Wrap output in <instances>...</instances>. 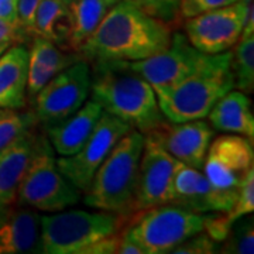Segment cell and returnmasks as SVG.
I'll return each mask as SVG.
<instances>
[{"instance_id":"21","label":"cell","mask_w":254,"mask_h":254,"mask_svg":"<svg viewBox=\"0 0 254 254\" xmlns=\"http://www.w3.org/2000/svg\"><path fill=\"white\" fill-rule=\"evenodd\" d=\"M109 9L105 0H69L71 27L65 50L78 54L82 44L93 34Z\"/></svg>"},{"instance_id":"8","label":"cell","mask_w":254,"mask_h":254,"mask_svg":"<svg viewBox=\"0 0 254 254\" xmlns=\"http://www.w3.org/2000/svg\"><path fill=\"white\" fill-rule=\"evenodd\" d=\"M92 71L88 60L79 58L53 76L33 99L34 116L43 126L63 122L85 105L91 95Z\"/></svg>"},{"instance_id":"23","label":"cell","mask_w":254,"mask_h":254,"mask_svg":"<svg viewBox=\"0 0 254 254\" xmlns=\"http://www.w3.org/2000/svg\"><path fill=\"white\" fill-rule=\"evenodd\" d=\"M230 68L235 89L252 93L254 89V31L242 33L232 50Z\"/></svg>"},{"instance_id":"26","label":"cell","mask_w":254,"mask_h":254,"mask_svg":"<svg viewBox=\"0 0 254 254\" xmlns=\"http://www.w3.org/2000/svg\"><path fill=\"white\" fill-rule=\"evenodd\" d=\"M226 243L220 246L219 253L253 254L254 253V222L250 215L237 219L230 226L225 237Z\"/></svg>"},{"instance_id":"20","label":"cell","mask_w":254,"mask_h":254,"mask_svg":"<svg viewBox=\"0 0 254 254\" xmlns=\"http://www.w3.org/2000/svg\"><path fill=\"white\" fill-rule=\"evenodd\" d=\"M209 125L213 130L233 133L254 138V116L252 102L245 92L232 89L216 102L208 115Z\"/></svg>"},{"instance_id":"5","label":"cell","mask_w":254,"mask_h":254,"mask_svg":"<svg viewBox=\"0 0 254 254\" xmlns=\"http://www.w3.org/2000/svg\"><path fill=\"white\" fill-rule=\"evenodd\" d=\"M79 199L81 192L58 170L54 148L47 136H37L14 203L54 213L76 205Z\"/></svg>"},{"instance_id":"16","label":"cell","mask_w":254,"mask_h":254,"mask_svg":"<svg viewBox=\"0 0 254 254\" xmlns=\"http://www.w3.org/2000/svg\"><path fill=\"white\" fill-rule=\"evenodd\" d=\"M41 215L13 203L0 210V254L41 253Z\"/></svg>"},{"instance_id":"31","label":"cell","mask_w":254,"mask_h":254,"mask_svg":"<svg viewBox=\"0 0 254 254\" xmlns=\"http://www.w3.org/2000/svg\"><path fill=\"white\" fill-rule=\"evenodd\" d=\"M27 31L20 24L10 23L7 20L0 17V44H20L28 38Z\"/></svg>"},{"instance_id":"17","label":"cell","mask_w":254,"mask_h":254,"mask_svg":"<svg viewBox=\"0 0 254 254\" xmlns=\"http://www.w3.org/2000/svg\"><path fill=\"white\" fill-rule=\"evenodd\" d=\"M103 110L95 100H86L81 109L69 118L46 127L47 138L60 157H68L79 151L89 138Z\"/></svg>"},{"instance_id":"30","label":"cell","mask_w":254,"mask_h":254,"mask_svg":"<svg viewBox=\"0 0 254 254\" xmlns=\"http://www.w3.org/2000/svg\"><path fill=\"white\" fill-rule=\"evenodd\" d=\"M41 0H18L17 20L18 24L27 31L28 36H33V26L38 6Z\"/></svg>"},{"instance_id":"2","label":"cell","mask_w":254,"mask_h":254,"mask_svg":"<svg viewBox=\"0 0 254 254\" xmlns=\"http://www.w3.org/2000/svg\"><path fill=\"white\" fill-rule=\"evenodd\" d=\"M91 95L103 112L143 134L165 122L151 85L125 63H96Z\"/></svg>"},{"instance_id":"34","label":"cell","mask_w":254,"mask_h":254,"mask_svg":"<svg viewBox=\"0 0 254 254\" xmlns=\"http://www.w3.org/2000/svg\"><path fill=\"white\" fill-rule=\"evenodd\" d=\"M9 44H0V55L4 53V50H7L9 48Z\"/></svg>"},{"instance_id":"15","label":"cell","mask_w":254,"mask_h":254,"mask_svg":"<svg viewBox=\"0 0 254 254\" xmlns=\"http://www.w3.org/2000/svg\"><path fill=\"white\" fill-rule=\"evenodd\" d=\"M173 205L195 213H226L235 205L236 192L218 190L198 168L180 163L174 184Z\"/></svg>"},{"instance_id":"11","label":"cell","mask_w":254,"mask_h":254,"mask_svg":"<svg viewBox=\"0 0 254 254\" xmlns=\"http://www.w3.org/2000/svg\"><path fill=\"white\" fill-rule=\"evenodd\" d=\"M208 54L198 51L188 41L185 33H173L171 41L163 51L140 61L125 63L151 85L155 95L170 89L199 68Z\"/></svg>"},{"instance_id":"27","label":"cell","mask_w":254,"mask_h":254,"mask_svg":"<svg viewBox=\"0 0 254 254\" xmlns=\"http://www.w3.org/2000/svg\"><path fill=\"white\" fill-rule=\"evenodd\" d=\"M147 14L161 20L168 26L177 24L181 18L180 0H131Z\"/></svg>"},{"instance_id":"3","label":"cell","mask_w":254,"mask_h":254,"mask_svg":"<svg viewBox=\"0 0 254 254\" xmlns=\"http://www.w3.org/2000/svg\"><path fill=\"white\" fill-rule=\"evenodd\" d=\"M230 61L232 50L206 55L198 69L170 89L158 93V106L165 120L181 123L208 118L216 102L235 89Z\"/></svg>"},{"instance_id":"28","label":"cell","mask_w":254,"mask_h":254,"mask_svg":"<svg viewBox=\"0 0 254 254\" xmlns=\"http://www.w3.org/2000/svg\"><path fill=\"white\" fill-rule=\"evenodd\" d=\"M219 242L209 236L205 230L195 233L174 249L173 254H213L219 252Z\"/></svg>"},{"instance_id":"1","label":"cell","mask_w":254,"mask_h":254,"mask_svg":"<svg viewBox=\"0 0 254 254\" xmlns=\"http://www.w3.org/2000/svg\"><path fill=\"white\" fill-rule=\"evenodd\" d=\"M171 26L147 14L131 0L113 4L78 54L96 63H131L167 48Z\"/></svg>"},{"instance_id":"22","label":"cell","mask_w":254,"mask_h":254,"mask_svg":"<svg viewBox=\"0 0 254 254\" xmlns=\"http://www.w3.org/2000/svg\"><path fill=\"white\" fill-rule=\"evenodd\" d=\"M69 27V0H41L34 18L33 37H43L65 50Z\"/></svg>"},{"instance_id":"35","label":"cell","mask_w":254,"mask_h":254,"mask_svg":"<svg viewBox=\"0 0 254 254\" xmlns=\"http://www.w3.org/2000/svg\"><path fill=\"white\" fill-rule=\"evenodd\" d=\"M105 1H106V3L109 4L110 7H112L113 4H116V3H118V1H120V0H105Z\"/></svg>"},{"instance_id":"33","label":"cell","mask_w":254,"mask_h":254,"mask_svg":"<svg viewBox=\"0 0 254 254\" xmlns=\"http://www.w3.org/2000/svg\"><path fill=\"white\" fill-rule=\"evenodd\" d=\"M17 4L18 0H0V17L18 24Z\"/></svg>"},{"instance_id":"9","label":"cell","mask_w":254,"mask_h":254,"mask_svg":"<svg viewBox=\"0 0 254 254\" xmlns=\"http://www.w3.org/2000/svg\"><path fill=\"white\" fill-rule=\"evenodd\" d=\"M253 0H237L219 9L185 18L184 33L192 46L203 54H220L232 50L242 36L247 11Z\"/></svg>"},{"instance_id":"14","label":"cell","mask_w":254,"mask_h":254,"mask_svg":"<svg viewBox=\"0 0 254 254\" xmlns=\"http://www.w3.org/2000/svg\"><path fill=\"white\" fill-rule=\"evenodd\" d=\"M147 134L157 140L158 144L177 161L202 170L215 131L208 122L198 119L181 123H171L165 120L161 126Z\"/></svg>"},{"instance_id":"36","label":"cell","mask_w":254,"mask_h":254,"mask_svg":"<svg viewBox=\"0 0 254 254\" xmlns=\"http://www.w3.org/2000/svg\"><path fill=\"white\" fill-rule=\"evenodd\" d=\"M0 110H1V109H0Z\"/></svg>"},{"instance_id":"32","label":"cell","mask_w":254,"mask_h":254,"mask_svg":"<svg viewBox=\"0 0 254 254\" xmlns=\"http://www.w3.org/2000/svg\"><path fill=\"white\" fill-rule=\"evenodd\" d=\"M116 254H144V250L133 237L130 236L128 230H122L120 236H119Z\"/></svg>"},{"instance_id":"7","label":"cell","mask_w":254,"mask_h":254,"mask_svg":"<svg viewBox=\"0 0 254 254\" xmlns=\"http://www.w3.org/2000/svg\"><path fill=\"white\" fill-rule=\"evenodd\" d=\"M208 215L195 213L173 203L143 210L128 230L144 254L171 253L184 240L205 230Z\"/></svg>"},{"instance_id":"24","label":"cell","mask_w":254,"mask_h":254,"mask_svg":"<svg viewBox=\"0 0 254 254\" xmlns=\"http://www.w3.org/2000/svg\"><path fill=\"white\" fill-rule=\"evenodd\" d=\"M78 55L76 53L64 50L43 37L34 36L31 47L28 50V61L40 64L57 75L63 69H65L68 65L79 60L81 57H78Z\"/></svg>"},{"instance_id":"12","label":"cell","mask_w":254,"mask_h":254,"mask_svg":"<svg viewBox=\"0 0 254 254\" xmlns=\"http://www.w3.org/2000/svg\"><path fill=\"white\" fill-rule=\"evenodd\" d=\"M178 167L180 161L168 154L150 134H144L137 175L136 212L173 203Z\"/></svg>"},{"instance_id":"19","label":"cell","mask_w":254,"mask_h":254,"mask_svg":"<svg viewBox=\"0 0 254 254\" xmlns=\"http://www.w3.org/2000/svg\"><path fill=\"white\" fill-rule=\"evenodd\" d=\"M36 140L37 134L31 128L0 153V210L16 202L18 185L30 161Z\"/></svg>"},{"instance_id":"29","label":"cell","mask_w":254,"mask_h":254,"mask_svg":"<svg viewBox=\"0 0 254 254\" xmlns=\"http://www.w3.org/2000/svg\"><path fill=\"white\" fill-rule=\"evenodd\" d=\"M237 0H180V14L182 18H190L209 10L229 6Z\"/></svg>"},{"instance_id":"10","label":"cell","mask_w":254,"mask_h":254,"mask_svg":"<svg viewBox=\"0 0 254 254\" xmlns=\"http://www.w3.org/2000/svg\"><path fill=\"white\" fill-rule=\"evenodd\" d=\"M130 130L131 127L125 122L103 112L81 150L72 155L57 158L58 170L76 190L85 193L89 190L100 164L105 161L119 140Z\"/></svg>"},{"instance_id":"18","label":"cell","mask_w":254,"mask_h":254,"mask_svg":"<svg viewBox=\"0 0 254 254\" xmlns=\"http://www.w3.org/2000/svg\"><path fill=\"white\" fill-rule=\"evenodd\" d=\"M28 48L13 44L0 55V109H23L27 100Z\"/></svg>"},{"instance_id":"13","label":"cell","mask_w":254,"mask_h":254,"mask_svg":"<svg viewBox=\"0 0 254 254\" xmlns=\"http://www.w3.org/2000/svg\"><path fill=\"white\" fill-rule=\"evenodd\" d=\"M253 141L226 133L212 138L202 165L203 174L218 190L236 192L245 175L253 167Z\"/></svg>"},{"instance_id":"6","label":"cell","mask_w":254,"mask_h":254,"mask_svg":"<svg viewBox=\"0 0 254 254\" xmlns=\"http://www.w3.org/2000/svg\"><path fill=\"white\" fill-rule=\"evenodd\" d=\"M123 218L105 210H60L41 216V253L83 254L102 239L123 230Z\"/></svg>"},{"instance_id":"25","label":"cell","mask_w":254,"mask_h":254,"mask_svg":"<svg viewBox=\"0 0 254 254\" xmlns=\"http://www.w3.org/2000/svg\"><path fill=\"white\" fill-rule=\"evenodd\" d=\"M36 122L33 112L20 113L17 110H0V153L18 137L31 130Z\"/></svg>"},{"instance_id":"4","label":"cell","mask_w":254,"mask_h":254,"mask_svg":"<svg viewBox=\"0 0 254 254\" xmlns=\"http://www.w3.org/2000/svg\"><path fill=\"white\" fill-rule=\"evenodd\" d=\"M143 145L144 134L134 128L119 140L85 192L86 206L120 216L136 212L137 175Z\"/></svg>"}]
</instances>
